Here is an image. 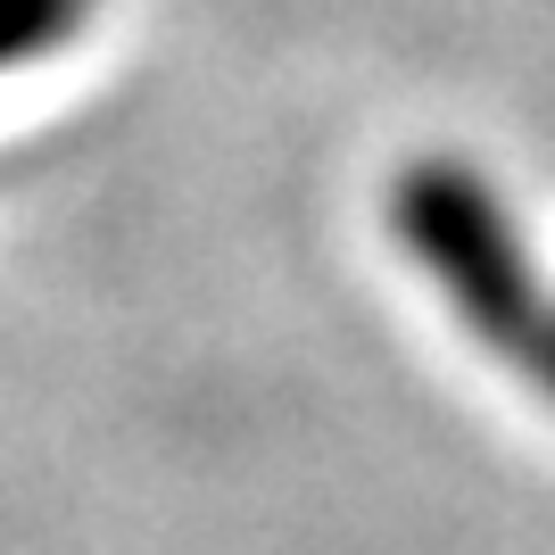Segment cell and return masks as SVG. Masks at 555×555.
Instances as JSON below:
<instances>
[{
  "label": "cell",
  "mask_w": 555,
  "mask_h": 555,
  "mask_svg": "<svg viewBox=\"0 0 555 555\" xmlns=\"http://www.w3.org/2000/svg\"><path fill=\"white\" fill-rule=\"evenodd\" d=\"M25 9H42V0H0V42H9V25H17Z\"/></svg>",
  "instance_id": "obj_1"
}]
</instances>
